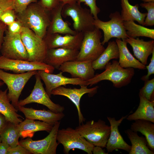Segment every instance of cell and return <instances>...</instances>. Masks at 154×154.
<instances>
[{
	"mask_svg": "<svg viewBox=\"0 0 154 154\" xmlns=\"http://www.w3.org/2000/svg\"><path fill=\"white\" fill-rule=\"evenodd\" d=\"M92 153L93 154H108V152H106L102 149V148L100 146H94L92 150Z\"/></svg>",
	"mask_w": 154,
	"mask_h": 154,
	"instance_id": "f6af8a7d",
	"label": "cell"
},
{
	"mask_svg": "<svg viewBox=\"0 0 154 154\" xmlns=\"http://www.w3.org/2000/svg\"><path fill=\"white\" fill-rule=\"evenodd\" d=\"M38 71L33 70L23 73L12 74L0 69V80L7 87L8 97L11 104L17 109L19 99L25 85Z\"/></svg>",
	"mask_w": 154,
	"mask_h": 154,
	"instance_id": "5b68a950",
	"label": "cell"
},
{
	"mask_svg": "<svg viewBox=\"0 0 154 154\" xmlns=\"http://www.w3.org/2000/svg\"><path fill=\"white\" fill-rule=\"evenodd\" d=\"M25 147L20 144L14 147H10L7 154H31Z\"/></svg>",
	"mask_w": 154,
	"mask_h": 154,
	"instance_id": "60d3db41",
	"label": "cell"
},
{
	"mask_svg": "<svg viewBox=\"0 0 154 154\" xmlns=\"http://www.w3.org/2000/svg\"><path fill=\"white\" fill-rule=\"evenodd\" d=\"M10 147L7 143L1 142L0 143V154H7Z\"/></svg>",
	"mask_w": 154,
	"mask_h": 154,
	"instance_id": "ee69618b",
	"label": "cell"
},
{
	"mask_svg": "<svg viewBox=\"0 0 154 154\" xmlns=\"http://www.w3.org/2000/svg\"><path fill=\"white\" fill-rule=\"evenodd\" d=\"M123 24L128 37L136 38L144 37L154 39V29L136 23L134 21H123Z\"/></svg>",
	"mask_w": 154,
	"mask_h": 154,
	"instance_id": "4dcf8cb0",
	"label": "cell"
},
{
	"mask_svg": "<svg viewBox=\"0 0 154 154\" xmlns=\"http://www.w3.org/2000/svg\"><path fill=\"white\" fill-rule=\"evenodd\" d=\"M62 2V0H40L38 3L45 9L50 11L58 6Z\"/></svg>",
	"mask_w": 154,
	"mask_h": 154,
	"instance_id": "74e56055",
	"label": "cell"
},
{
	"mask_svg": "<svg viewBox=\"0 0 154 154\" xmlns=\"http://www.w3.org/2000/svg\"><path fill=\"white\" fill-rule=\"evenodd\" d=\"M7 122L5 116L0 113V134L6 125Z\"/></svg>",
	"mask_w": 154,
	"mask_h": 154,
	"instance_id": "bcb514c9",
	"label": "cell"
},
{
	"mask_svg": "<svg viewBox=\"0 0 154 154\" xmlns=\"http://www.w3.org/2000/svg\"><path fill=\"white\" fill-rule=\"evenodd\" d=\"M17 109L23 114L26 119L38 120L53 126L65 116L63 112L56 113L50 110H38L31 108H25L24 106H18Z\"/></svg>",
	"mask_w": 154,
	"mask_h": 154,
	"instance_id": "ffe728a7",
	"label": "cell"
},
{
	"mask_svg": "<svg viewBox=\"0 0 154 154\" xmlns=\"http://www.w3.org/2000/svg\"><path fill=\"white\" fill-rule=\"evenodd\" d=\"M4 84V82L2 80H0V87L3 85Z\"/></svg>",
	"mask_w": 154,
	"mask_h": 154,
	"instance_id": "681fc988",
	"label": "cell"
},
{
	"mask_svg": "<svg viewBox=\"0 0 154 154\" xmlns=\"http://www.w3.org/2000/svg\"><path fill=\"white\" fill-rule=\"evenodd\" d=\"M140 5L147 11V16L144 21V26L154 25V1L141 3Z\"/></svg>",
	"mask_w": 154,
	"mask_h": 154,
	"instance_id": "836d02e7",
	"label": "cell"
},
{
	"mask_svg": "<svg viewBox=\"0 0 154 154\" xmlns=\"http://www.w3.org/2000/svg\"><path fill=\"white\" fill-rule=\"evenodd\" d=\"M152 54L149 64L147 66H145L147 70V74L142 77L141 78V79L144 81L149 79L150 76L154 74V50L153 51Z\"/></svg>",
	"mask_w": 154,
	"mask_h": 154,
	"instance_id": "ab89813d",
	"label": "cell"
},
{
	"mask_svg": "<svg viewBox=\"0 0 154 154\" xmlns=\"http://www.w3.org/2000/svg\"><path fill=\"white\" fill-rule=\"evenodd\" d=\"M20 35L28 54V60L43 62L48 49L43 38L37 35L31 30L24 27Z\"/></svg>",
	"mask_w": 154,
	"mask_h": 154,
	"instance_id": "9c48e42d",
	"label": "cell"
},
{
	"mask_svg": "<svg viewBox=\"0 0 154 154\" xmlns=\"http://www.w3.org/2000/svg\"><path fill=\"white\" fill-rule=\"evenodd\" d=\"M15 0H0V8L3 11L14 9Z\"/></svg>",
	"mask_w": 154,
	"mask_h": 154,
	"instance_id": "b9f144b4",
	"label": "cell"
},
{
	"mask_svg": "<svg viewBox=\"0 0 154 154\" xmlns=\"http://www.w3.org/2000/svg\"><path fill=\"white\" fill-rule=\"evenodd\" d=\"M96 1L97 0H78L77 2L80 4L84 3L88 7L94 19H98V15L100 11V8L96 5Z\"/></svg>",
	"mask_w": 154,
	"mask_h": 154,
	"instance_id": "d590c367",
	"label": "cell"
},
{
	"mask_svg": "<svg viewBox=\"0 0 154 154\" xmlns=\"http://www.w3.org/2000/svg\"><path fill=\"white\" fill-rule=\"evenodd\" d=\"M109 17L110 20L107 21H101L98 18L95 19L94 22L95 27L103 32L104 39L101 42L103 45L113 38L125 40L128 37L119 12L116 11L112 13Z\"/></svg>",
	"mask_w": 154,
	"mask_h": 154,
	"instance_id": "30bf717a",
	"label": "cell"
},
{
	"mask_svg": "<svg viewBox=\"0 0 154 154\" xmlns=\"http://www.w3.org/2000/svg\"><path fill=\"white\" fill-rule=\"evenodd\" d=\"M75 129L83 137L94 146L106 148L110 135V126L105 121L99 119L91 120L79 125Z\"/></svg>",
	"mask_w": 154,
	"mask_h": 154,
	"instance_id": "277c9868",
	"label": "cell"
},
{
	"mask_svg": "<svg viewBox=\"0 0 154 154\" xmlns=\"http://www.w3.org/2000/svg\"><path fill=\"white\" fill-rule=\"evenodd\" d=\"M60 124V121L56 122L53 126L49 134L41 140H33L31 137L19 141V144L25 147L31 154H56L59 144L56 136Z\"/></svg>",
	"mask_w": 154,
	"mask_h": 154,
	"instance_id": "52a82bcc",
	"label": "cell"
},
{
	"mask_svg": "<svg viewBox=\"0 0 154 154\" xmlns=\"http://www.w3.org/2000/svg\"><path fill=\"white\" fill-rule=\"evenodd\" d=\"M7 26V31L14 34H20L23 27L22 23L18 20L15 21Z\"/></svg>",
	"mask_w": 154,
	"mask_h": 154,
	"instance_id": "f35d334b",
	"label": "cell"
},
{
	"mask_svg": "<svg viewBox=\"0 0 154 154\" xmlns=\"http://www.w3.org/2000/svg\"><path fill=\"white\" fill-rule=\"evenodd\" d=\"M79 50L63 48L48 49L43 62L58 69L64 63L76 60Z\"/></svg>",
	"mask_w": 154,
	"mask_h": 154,
	"instance_id": "d6986e66",
	"label": "cell"
},
{
	"mask_svg": "<svg viewBox=\"0 0 154 154\" xmlns=\"http://www.w3.org/2000/svg\"><path fill=\"white\" fill-rule=\"evenodd\" d=\"M154 123L144 119H137L132 123L130 129L134 131L141 133L144 135L149 148L154 151Z\"/></svg>",
	"mask_w": 154,
	"mask_h": 154,
	"instance_id": "f546056e",
	"label": "cell"
},
{
	"mask_svg": "<svg viewBox=\"0 0 154 154\" xmlns=\"http://www.w3.org/2000/svg\"><path fill=\"white\" fill-rule=\"evenodd\" d=\"M8 89L0 90V113L5 117L7 121L16 125L22 121L23 117L17 113L18 110L10 103L7 95Z\"/></svg>",
	"mask_w": 154,
	"mask_h": 154,
	"instance_id": "d4e9b609",
	"label": "cell"
},
{
	"mask_svg": "<svg viewBox=\"0 0 154 154\" xmlns=\"http://www.w3.org/2000/svg\"><path fill=\"white\" fill-rule=\"evenodd\" d=\"M0 69L12 71L15 74L39 70L52 73L55 68L43 62H35L28 60L11 59L1 55Z\"/></svg>",
	"mask_w": 154,
	"mask_h": 154,
	"instance_id": "4fadbf2b",
	"label": "cell"
},
{
	"mask_svg": "<svg viewBox=\"0 0 154 154\" xmlns=\"http://www.w3.org/2000/svg\"><path fill=\"white\" fill-rule=\"evenodd\" d=\"M83 36L82 33L64 36L58 33L46 34L43 39L48 49L61 48L79 50Z\"/></svg>",
	"mask_w": 154,
	"mask_h": 154,
	"instance_id": "5bb4252c",
	"label": "cell"
},
{
	"mask_svg": "<svg viewBox=\"0 0 154 154\" xmlns=\"http://www.w3.org/2000/svg\"><path fill=\"white\" fill-rule=\"evenodd\" d=\"M98 87L88 88L87 86H81L80 88H68L63 86H59L53 90L51 95H60L65 96L69 99L75 105L78 112L79 124L80 125L85 121L81 111L80 102L81 98L85 94H93L97 91Z\"/></svg>",
	"mask_w": 154,
	"mask_h": 154,
	"instance_id": "2e32d148",
	"label": "cell"
},
{
	"mask_svg": "<svg viewBox=\"0 0 154 154\" xmlns=\"http://www.w3.org/2000/svg\"><path fill=\"white\" fill-rule=\"evenodd\" d=\"M102 37L100 29L96 27L94 30L84 33L76 60L93 62L96 59L105 49L101 42Z\"/></svg>",
	"mask_w": 154,
	"mask_h": 154,
	"instance_id": "8992f818",
	"label": "cell"
},
{
	"mask_svg": "<svg viewBox=\"0 0 154 154\" xmlns=\"http://www.w3.org/2000/svg\"><path fill=\"white\" fill-rule=\"evenodd\" d=\"M121 10L120 15L123 21H136L144 26V21L147 13H142L138 9L139 5H133L129 0H120Z\"/></svg>",
	"mask_w": 154,
	"mask_h": 154,
	"instance_id": "4316f807",
	"label": "cell"
},
{
	"mask_svg": "<svg viewBox=\"0 0 154 154\" xmlns=\"http://www.w3.org/2000/svg\"><path fill=\"white\" fill-rule=\"evenodd\" d=\"M144 86L139 94L149 101L154 100V78L144 81Z\"/></svg>",
	"mask_w": 154,
	"mask_h": 154,
	"instance_id": "d6a6232c",
	"label": "cell"
},
{
	"mask_svg": "<svg viewBox=\"0 0 154 154\" xmlns=\"http://www.w3.org/2000/svg\"><path fill=\"white\" fill-rule=\"evenodd\" d=\"M139 96L140 101L137 109L126 119L129 121L144 119L154 123V100H149L139 94Z\"/></svg>",
	"mask_w": 154,
	"mask_h": 154,
	"instance_id": "cb8c5ba5",
	"label": "cell"
},
{
	"mask_svg": "<svg viewBox=\"0 0 154 154\" xmlns=\"http://www.w3.org/2000/svg\"><path fill=\"white\" fill-rule=\"evenodd\" d=\"M20 137L23 138L32 137L38 131H45L49 133L53 126L47 123L40 121L26 119L17 125Z\"/></svg>",
	"mask_w": 154,
	"mask_h": 154,
	"instance_id": "484cf974",
	"label": "cell"
},
{
	"mask_svg": "<svg viewBox=\"0 0 154 154\" xmlns=\"http://www.w3.org/2000/svg\"><path fill=\"white\" fill-rule=\"evenodd\" d=\"M56 139L58 144L63 147V152L69 154L71 149H76L83 151L88 154H92L94 146L83 137L75 129L70 127L58 129Z\"/></svg>",
	"mask_w": 154,
	"mask_h": 154,
	"instance_id": "ba28073f",
	"label": "cell"
},
{
	"mask_svg": "<svg viewBox=\"0 0 154 154\" xmlns=\"http://www.w3.org/2000/svg\"><path fill=\"white\" fill-rule=\"evenodd\" d=\"M78 0H62L63 5L72 4L77 2Z\"/></svg>",
	"mask_w": 154,
	"mask_h": 154,
	"instance_id": "7dc6e473",
	"label": "cell"
},
{
	"mask_svg": "<svg viewBox=\"0 0 154 154\" xmlns=\"http://www.w3.org/2000/svg\"><path fill=\"white\" fill-rule=\"evenodd\" d=\"M62 73L61 72L58 74H53L42 70L38 71V73L45 84V90L50 97L52 91L59 86L69 84L78 85L80 87L87 86L86 81L79 78L65 76L63 75Z\"/></svg>",
	"mask_w": 154,
	"mask_h": 154,
	"instance_id": "9a60e30c",
	"label": "cell"
},
{
	"mask_svg": "<svg viewBox=\"0 0 154 154\" xmlns=\"http://www.w3.org/2000/svg\"><path fill=\"white\" fill-rule=\"evenodd\" d=\"M35 75V83L31 93L25 99L19 101L17 107L18 106H24L28 104L35 103L44 105L54 112H63L64 110V107L55 103L51 100L50 97L43 86L41 79L38 72Z\"/></svg>",
	"mask_w": 154,
	"mask_h": 154,
	"instance_id": "8fae6325",
	"label": "cell"
},
{
	"mask_svg": "<svg viewBox=\"0 0 154 154\" xmlns=\"http://www.w3.org/2000/svg\"><path fill=\"white\" fill-rule=\"evenodd\" d=\"M7 25L0 21V56L1 50L3 41L4 34L7 29Z\"/></svg>",
	"mask_w": 154,
	"mask_h": 154,
	"instance_id": "7bdbcfd3",
	"label": "cell"
},
{
	"mask_svg": "<svg viewBox=\"0 0 154 154\" xmlns=\"http://www.w3.org/2000/svg\"><path fill=\"white\" fill-rule=\"evenodd\" d=\"M125 132L131 144L129 154H154L149 148L145 137L139 136L137 132L132 131L130 129L125 130Z\"/></svg>",
	"mask_w": 154,
	"mask_h": 154,
	"instance_id": "f1b7e54d",
	"label": "cell"
},
{
	"mask_svg": "<svg viewBox=\"0 0 154 154\" xmlns=\"http://www.w3.org/2000/svg\"><path fill=\"white\" fill-rule=\"evenodd\" d=\"M17 125L7 121L0 134L1 142L7 143L11 147L19 144V139L20 135Z\"/></svg>",
	"mask_w": 154,
	"mask_h": 154,
	"instance_id": "1f68e13d",
	"label": "cell"
},
{
	"mask_svg": "<svg viewBox=\"0 0 154 154\" xmlns=\"http://www.w3.org/2000/svg\"><path fill=\"white\" fill-rule=\"evenodd\" d=\"M90 60L68 61L62 64L58 70L70 74L72 78H79L87 81L95 76L94 70Z\"/></svg>",
	"mask_w": 154,
	"mask_h": 154,
	"instance_id": "e0dca14e",
	"label": "cell"
},
{
	"mask_svg": "<svg viewBox=\"0 0 154 154\" xmlns=\"http://www.w3.org/2000/svg\"><path fill=\"white\" fill-rule=\"evenodd\" d=\"M119 58V49L116 41H110L103 52L96 59L92 62L93 68L94 70L104 69L111 60L117 59Z\"/></svg>",
	"mask_w": 154,
	"mask_h": 154,
	"instance_id": "83f0119b",
	"label": "cell"
},
{
	"mask_svg": "<svg viewBox=\"0 0 154 154\" xmlns=\"http://www.w3.org/2000/svg\"><path fill=\"white\" fill-rule=\"evenodd\" d=\"M14 9H9L3 11L0 16V21L7 26L13 22L16 18Z\"/></svg>",
	"mask_w": 154,
	"mask_h": 154,
	"instance_id": "e575fe53",
	"label": "cell"
},
{
	"mask_svg": "<svg viewBox=\"0 0 154 154\" xmlns=\"http://www.w3.org/2000/svg\"><path fill=\"white\" fill-rule=\"evenodd\" d=\"M125 40L132 47L134 55L137 60L143 64H147L149 56L154 50V40L145 41L138 37H128Z\"/></svg>",
	"mask_w": 154,
	"mask_h": 154,
	"instance_id": "44dd1931",
	"label": "cell"
},
{
	"mask_svg": "<svg viewBox=\"0 0 154 154\" xmlns=\"http://www.w3.org/2000/svg\"><path fill=\"white\" fill-rule=\"evenodd\" d=\"M63 5L62 1L58 6L50 11L52 16L51 18H50V23L46 34L75 35L78 33L69 27L70 23L68 21L63 19L61 12Z\"/></svg>",
	"mask_w": 154,
	"mask_h": 154,
	"instance_id": "7402d4cb",
	"label": "cell"
},
{
	"mask_svg": "<svg viewBox=\"0 0 154 154\" xmlns=\"http://www.w3.org/2000/svg\"><path fill=\"white\" fill-rule=\"evenodd\" d=\"M48 11L38 3H32L22 13H17L16 17L23 27L31 30L43 38L50 23Z\"/></svg>",
	"mask_w": 154,
	"mask_h": 154,
	"instance_id": "6da1fadb",
	"label": "cell"
},
{
	"mask_svg": "<svg viewBox=\"0 0 154 154\" xmlns=\"http://www.w3.org/2000/svg\"><path fill=\"white\" fill-rule=\"evenodd\" d=\"M104 69L105 71L102 73L87 81V86H90L102 81L108 80L112 83L114 87L120 88L130 83L135 74L133 68H123L116 60L109 62Z\"/></svg>",
	"mask_w": 154,
	"mask_h": 154,
	"instance_id": "7a4b0ae2",
	"label": "cell"
},
{
	"mask_svg": "<svg viewBox=\"0 0 154 154\" xmlns=\"http://www.w3.org/2000/svg\"><path fill=\"white\" fill-rule=\"evenodd\" d=\"M61 15L64 18H71L74 30L77 33H84L94 30L95 27L94 23L95 19L90 9L82 7L77 2L64 5Z\"/></svg>",
	"mask_w": 154,
	"mask_h": 154,
	"instance_id": "3957f363",
	"label": "cell"
},
{
	"mask_svg": "<svg viewBox=\"0 0 154 154\" xmlns=\"http://www.w3.org/2000/svg\"><path fill=\"white\" fill-rule=\"evenodd\" d=\"M3 11L0 8V16L2 14V13L3 12Z\"/></svg>",
	"mask_w": 154,
	"mask_h": 154,
	"instance_id": "f907efd6",
	"label": "cell"
},
{
	"mask_svg": "<svg viewBox=\"0 0 154 154\" xmlns=\"http://www.w3.org/2000/svg\"><path fill=\"white\" fill-rule=\"evenodd\" d=\"M116 41L119 51V61L120 66L124 68H132L139 69H146L145 65L142 64L131 54L127 46L125 40L116 39Z\"/></svg>",
	"mask_w": 154,
	"mask_h": 154,
	"instance_id": "603a6c76",
	"label": "cell"
},
{
	"mask_svg": "<svg viewBox=\"0 0 154 154\" xmlns=\"http://www.w3.org/2000/svg\"><path fill=\"white\" fill-rule=\"evenodd\" d=\"M37 0H15L14 5L15 12L20 13L26 9L30 4L37 2Z\"/></svg>",
	"mask_w": 154,
	"mask_h": 154,
	"instance_id": "8d00e7d4",
	"label": "cell"
},
{
	"mask_svg": "<svg viewBox=\"0 0 154 154\" xmlns=\"http://www.w3.org/2000/svg\"><path fill=\"white\" fill-rule=\"evenodd\" d=\"M1 142V138L0 137V143Z\"/></svg>",
	"mask_w": 154,
	"mask_h": 154,
	"instance_id": "816d5d0a",
	"label": "cell"
},
{
	"mask_svg": "<svg viewBox=\"0 0 154 154\" xmlns=\"http://www.w3.org/2000/svg\"><path fill=\"white\" fill-rule=\"evenodd\" d=\"M127 115L122 116L118 120H116L115 117H107L111 128L110 135L106 147L108 153L118 149L124 150L128 153L130 152L131 145H129L124 140L118 129L119 126L123 120L126 118Z\"/></svg>",
	"mask_w": 154,
	"mask_h": 154,
	"instance_id": "ac0fdd59",
	"label": "cell"
},
{
	"mask_svg": "<svg viewBox=\"0 0 154 154\" xmlns=\"http://www.w3.org/2000/svg\"><path fill=\"white\" fill-rule=\"evenodd\" d=\"M145 2H149L151 1H154V0H141Z\"/></svg>",
	"mask_w": 154,
	"mask_h": 154,
	"instance_id": "c3c4849f",
	"label": "cell"
},
{
	"mask_svg": "<svg viewBox=\"0 0 154 154\" xmlns=\"http://www.w3.org/2000/svg\"><path fill=\"white\" fill-rule=\"evenodd\" d=\"M1 50V55L6 58L28 60L29 55L19 34H12L7 30Z\"/></svg>",
	"mask_w": 154,
	"mask_h": 154,
	"instance_id": "7c38bea8",
	"label": "cell"
}]
</instances>
